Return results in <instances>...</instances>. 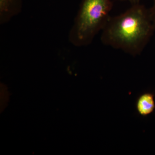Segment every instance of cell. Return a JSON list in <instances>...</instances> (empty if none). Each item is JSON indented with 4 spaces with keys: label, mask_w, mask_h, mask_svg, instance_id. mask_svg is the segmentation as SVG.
I'll list each match as a JSON object with an SVG mask.
<instances>
[{
    "label": "cell",
    "mask_w": 155,
    "mask_h": 155,
    "mask_svg": "<svg viewBox=\"0 0 155 155\" xmlns=\"http://www.w3.org/2000/svg\"><path fill=\"white\" fill-rule=\"evenodd\" d=\"M122 1H127V2H129L132 4V5H133V4L140 3L141 0H122Z\"/></svg>",
    "instance_id": "cell-6"
},
{
    "label": "cell",
    "mask_w": 155,
    "mask_h": 155,
    "mask_svg": "<svg viewBox=\"0 0 155 155\" xmlns=\"http://www.w3.org/2000/svg\"><path fill=\"white\" fill-rule=\"evenodd\" d=\"M155 29L149 9L140 3L110 17L102 30L104 44L133 56L144 49Z\"/></svg>",
    "instance_id": "cell-1"
},
{
    "label": "cell",
    "mask_w": 155,
    "mask_h": 155,
    "mask_svg": "<svg viewBox=\"0 0 155 155\" xmlns=\"http://www.w3.org/2000/svg\"><path fill=\"white\" fill-rule=\"evenodd\" d=\"M113 8L110 0H82L69 34V40L77 47L90 44L102 31Z\"/></svg>",
    "instance_id": "cell-2"
},
{
    "label": "cell",
    "mask_w": 155,
    "mask_h": 155,
    "mask_svg": "<svg viewBox=\"0 0 155 155\" xmlns=\"http://www.w3.org/2000/svg\"><path fill=\"white\" fill-rule=\"evenodd\" d=\"M155 94L150 92H146L137 97L135 106L139 115L143 117L152 114L155 110Z\"/></svg>",
    "instance_id": "cell-4"
},
{
    "label": "cell",
    "mask_w": 155,
    "mask_h": 155,
    "mask_svg": "<svg viewBox=\"0 0 155 155\" xmlns=\"http://www.w3.org/2000/svg\"><path fill=\"white\" fill-rule=\"evenodd\" d=\"M22 0H0V24L4 25L22 11Z\"/></svg>",
    "instance_id": "cell-3"
},
{
    "label": "cell",
    "mask_w": 155,
    "mask_h": 155,
    "mask_svg": "<svg viewBox=\"0 0 155 155\" xmlns=\"http://www.w3.org/2000/svg\"><path fill=\"white\" fill-rule=\"evenodd\" d=\"M151 17L152 19L153 22L155 26V0H153L152 7L149 9Z\"/></svg>",
    "instance_id": "cell-5"
}]
</instances>
